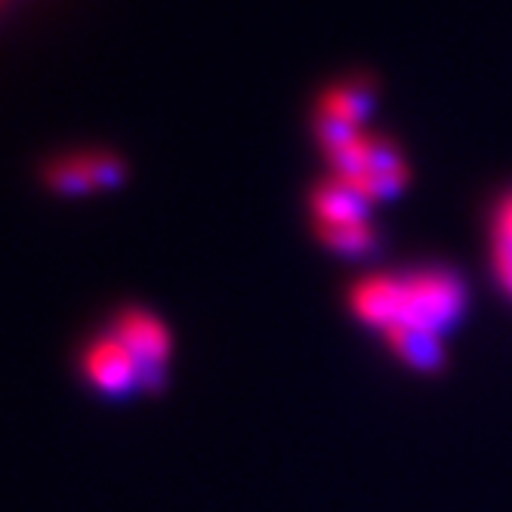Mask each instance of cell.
Returning <instances> with one entry per match:
<instances>
[{
    "instance_id": "7a4b0ae2",
    "label": "cell",
    "mask_w": 512,
    "mask_h": 512,
    "mask_svg": "<svg viewBox=\"0 0 512 512\" xmlns=\"http://www.w3.org/2000/svg\"><path fill=\"white\" fill-rule=\"evenodd\" d=\"M405 284V309H401V321L395 327H420V331L442 334L451 327L463 306H466V290L457 275L445 269H420L401 275Z\"/></svg>"
},
{
    "instance_id": "52a82bcc",
    "label": "cell",
    "mask_w": 512,
    "mask_h": 512,
    "mask_svg": "<svg viewBox=\"0 0 512 512\" xmlns=\"http://www.w3.org/2000/svg\"><path fill=\"white\" fill-rule=\"evenodd\" d=\"M352 309L355 315L380 327V331H392V327L401 321V309H405V284H401V275H374L364 278L352 287Z\"/></svg>"
},
{
    "instance_id": "8992f818",
    "label": "cell",
    "mask_w": 512,
    "mask_h": 512,
    "mask_svg": "<svg viewBox=\"0 0 512 512\" xmlns=\"http://www.w3.org/2000/svg\"><path fill=\"white\" fill-rule=\"evenodd\" d=\"M371 108H374V87L368 81L349 78L343 84H331L315 105V136L368 124Z\"/></svg>"
},
{
    "instance_id": "5b68a950",
    "label": "cell",
    "mask_w": 512,
    "mask_h": 512,
    "mask_svg": "<svg viewBox=\"0 0 512 512\" xmlns=\"http://www.w3.org/2000/svg\"><path fill=\"white\" fill-rule=\"evenodd\" d=\"M84 374L105 395H124L136 383H142V364L136 355L112 334L99 337L84 352Z\"/></svg>"
},
{
    "instance_id": "277c9868",
    "label": "cell",
    "mask_w": 512,
    "mask_h": 512,
    "mask_svg": "<svg viewBox=\"0 0 512 512\" xmlns=\"http://www.w3.org/2000/svg\"><path fill=\"white\" fill-rule=\"evenodd\" d=\"M142 364V383H155L161 380V368L170 355V334L167 327L142 309H124L115 318V331H112Z\"/></svg>"
},
{
    "instance_id": "6da1fadb",
    "label": "cell",
    "mask_w": 512,
    "mask_h": 512,
    "mask_svg": "<svg viewBox=\"0 0 512 512\" xmlns=\"http://www.w3.org/2000/svg\"><path fill=\"white\" fill-rule=\"evenodd\" d=\"M318 142L327 164H331V179L343 182V186L368 198L371 204L386 201L405 189V155L389 136L374 133L368 124L340 133H324L318 136Z\"/></svg>"
},
{
    "instance_id": "8fae6325",
    "label": "cell",
    "mask_w": 512,
    "mask_h": 512,
    "mask_svg": "<svg viewBox=\"0 0 512 512\" xmlns=\"http://www.w3.org/2000/svg\"><path fill=\"white\" fill-rule=\"evenodd\" d=\"M494 266L500 281L512 294V195L503 198L494 219Z\"/></svg>"
},
{
    "instance_id": "30bf717a",
    "label": "cell",
    "mask_w": 512,
    "mask_h": 512,
    "mask_svg": "<svg viewBox=\"0 0 512 512\" xmlns=\"http://www.w3.org/2000/svg\"><path fill=\"white\" fill-rule=\"evenodd\" d=\"M315 232L327 247L343 256H361V253L374 250V244H377V232L371 226V219H361V223L315 226Z\"/></svg>"
},
{
    "instance_id": "ba28073f",
    "label": "cell",
    "mask_w": 512,
    "mask_h": 512,
    "mask_svg": "<svg viewBox=\"0 0 512 512\" xmlns=\"http://www.w3.org/2000/svg\"><path fill=\"white\" fill-rule=\"evenodd\" d=\"M315 226H337V223H361L371 219V201L352 192L337 179H327L312 192Z\"/></svg>"
},
{
    "instance_id": "3957f363",
    "label": "cell",
    "mask_w": 512,
    "mask_h": 512,
    "mask_svg": "<svg viewBox=\"0 0 512 512\" xmlns=\"http://www.w3.org/2000/svg\"><path fill=\"white\" fill-rule=\"evenodd\" d=\"M124 179V164L112 152L102 149H75L53 158L44 167V182L59 195H90L112 189Z\"/></svg>"
},
{
    "instance_id": "9c48e42d",
    "label": "cell",
    "mask_w": 512,
    "mask_h": 512,
    "mask_svg": "<svg viewBox=\"0 0 512 512\" xmlns=\"http://www.w3.org/2000/svg\"><path fill=\"white\" fill-rule=\"evenodd\" d=\"M386 340L389 346L405 358L408 364L420 371H438L442 368V343H438V334L432 331H420V327H392L386 331Z\"/></svg>"
}]
</instances>
